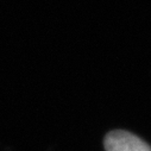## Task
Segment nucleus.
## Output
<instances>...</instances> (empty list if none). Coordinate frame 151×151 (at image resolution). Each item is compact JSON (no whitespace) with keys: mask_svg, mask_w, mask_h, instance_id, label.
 I'll use <instances>...</instances> for the list:
<instances>
[{"mask_svg":"<svg viewBox=\"0 0 151 151\" xmlns=\"http://www.w3.org/2000/svg\"><path fill=\"white\" fill-rule=\"evenodd\" d=\"M106 151H151V147L137 136L126 131H112L105 138Z\"/></svg>","mask_w":151,"mask_h":151,"instance_id":"obj_1","label":"nucleus"}]
</instances>
